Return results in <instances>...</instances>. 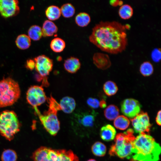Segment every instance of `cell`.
Returning <instances> with one entry per match:
<instances>
[{
	"mask_svg": "<svg viewBox=\"0 0 161 161\" xmlns=\"http://www.w3.org/2000/svg\"><path fill=\"white\" fill-rule=\"evenodd\" d=\"M127 27L116 21H101L93 28L89 41L102 51L111 54L120 53L128 44Z\"/></svg>",
	"mask_w": 161,
	"mask_h": 161,
	"instance_id": "6da1fadb",
	"label": "cell"
},
{
	"mask_svg": "<svg viewBox=\"0 0 161 161\" xmlns=\"http://www.w3.org/2000/svg\"><path fill=\"white\" fill-rule=\"evenodd\" d=\"M161 151L160 144L152 136L142 133L133 142L130 161H159Z\"/></svg>",
	"mask_w": 161,
	"mask_h": 161,
	"instance_id": "7a4b0ae2",
	"label": "cell"
},
{
	"mask_svg": "<svg viewBox=\"0 0 161 161\" xmlns=\"http://www.w3.org/2000/svg\"><path fill=\"white\" fill-rule=\"evenodd\" d=\"M134 132L133 129L130 128L123 133L118 134L114 138V144L110 148L109 154L122 159H130L133 142L135 138Z\"/></svg>",
	"mask_w": 161,
	"mask_h": 161,
	"instance_id": "3957f363",
	"label": "cell"
},
{
	"mask_svg": "<svg viewBox=\"0 0 161 161\" xmlns=\"http://www.w3.org/2000/svg\"><path fill=\"white\" fill-rule=\"evenodd\" d=\"M20 95L19 84L12 78L8 77L0 81V108L12 105Z\"/></svg>",
	"mask_w": 161,
	"mask_h": 161,
	"instance_id": "277c9868",
	"label": "cell"
},
{
	"mask_svg": "<svg viewBox=\"0 0 161 161\" xmlns=\"http://www.w3.org/2000/svg\"><path fill=\"white\" fill-rule=\"evenodd\" d=\"M20 123L13 111L5 110L0 114V134L10 141L19 131Z\"/></svg>",
	"mask_w": 161,
	"mask_h": 161,
	"instance_id": "5b68a950",
	"label": "cell"
},
{
	"mask_svg": "<svg viewBox=\"0 0 161 161\" xmlns=\"http://www.w3.org/2000/svg\"><path fill=\"white\" fill-rule=\"evenodd\" d=\"M48 110L41 114L37 107H34L35 111L46 130L51 135L55 136L60 128V123L57 116L59 111L56 107L49 105Z\"/></svg>",
	"mask_w": 161,
	"mask_h": 161,
	"instance_id": "8992f818",
	"label": "cell"
},
{
	"mask_svg": "<svg viewBox=\"0 0 161 161\" xmlns=\"http://www.w3.org/2000/svg\"><path fill=\"white\" fill-rule=\"evenodd\" d=\"M47 98L41 86H31L27 91L26 94L27 101L33 108L37 107L43 103Z\"/></svg>",
	"mask_w": 161,
	"mask_h": 161,
	"instance_id": "52a82bcc",
	"label": "cell"
},
{
	"mask_svg": "<svg viewBox=\"0 0 161 161\" xmlns=\"http://www.w3.org/2000/svg\"><path fill=\"white\" fill-rule=\"evenodd\" d=\"M134 132L137 133H149L151 124L146 112L141 111L136 117L131 119Z\"/></svg>",
	"mask_w": 161,
	"mask_h": 161,
	"instance_id": "ba28073f",
	"label": "cell"
},
{
	"mask_svg": "<svg viewBox=\"0 0 161 161\" xmlns=\"http://www.w3.org/2000/svg\"><path fill=\"white\" fill-rule=\"evenodd\" d=\"M141 105L137 100L132 98L124 100L121 104V110L126 117L131 119L137 115L141 112Z\"/></svg>",
	"mask_w": 161,
	"mask_h": 161,
	"instance_id": "9c48e42d",
	"label": "cell"
},
{
	"mask_svg": "<svg viewBox=\"0 0 161 161\" xmlns=\"http://www.w3.org/2000/svg\"><path fill=\"white\" fill-rule=\"evenodd\" d=\"M35 68L42 77H46L52 71L53 66L52 60L45 55H39L34 58Z\"/></svg>",
	"mask_w": 161,
	"mask_h": 161,
	"instance_id": "30bf717a",
	"label": "cell"
},
{
	"mask_svg": "<svg viewBox=\"0 0 161 161\" xmlns=\"http://www.w3.org/2000/svg\"><path fill=\"white\" fill-rule=\"evenodd\" d=\"M57 150L42 146L38 148L33 153V161H56Z\"/></svg>",
	"mask_w": 161,
	"mask_h": 161,
	"instance_id": "8fae6325",
	"label": "cell"
},
{
	"mask_svg": "<svg viewBox=\"0 0 161 161\" xmlns=\"http://www.w3.org/2000/svg\"><path fill=\"white\" fill-rule=\"evenodd\" d=\"M19 11L18 1L16 0H0V13L4 17L14 16Z\"/></svg>",
	"mask_w": 161,
	"mask_h": 161,
	"instance_id": "7c38bea8",
	"label": "cell"
},
{
	"mask_svg": "<svg viewBox=\"0 0 161 161\" xmlns=\"http://www.w3.org/2000/svg\"><path fill=\"white\" fill-rule=\"evenodd\" d=\"M95 65L99 69L105 70L109 68L111 63L109 56L107 54L100 53H95L93 57Z\"/></svg>",
	"mask_w": 161,
	"mask_h": 161,
	"instance_id": "4fadbf2b",
	"label": "cell"
},
{
	"mask_svg": "<svg viewBox=\"0 0 161 161\" xmlns=\"http://www.w3.org/2000/svg\"><path fill=\"white\" fill-rule=\"evenodd\" d=\"M95 120V114L93 113H82L78 117V123L81 126L85 128L93 126Z\"/></svg>",
	"mask_w": 161,
	"mask_h": 161,
	"instance_id": "5bb4252c",
	"label": "cell"
},
{
	"mask_svg": "<svg viewBox=\"0 0 161 161\" xmlns=\"http://www.w3.org/2000/svg\"><path fill=\"white\" fill-rule=\"evenodd\" d=\"M59 106L64 112L67 114L72 112L76 107V102L73 98L66 96L63 97L60 100Z\"/></svg>",
	"mask_w": 161,
	"mask_h": 161,
	"instance_id": "9a60e30c",
	"label": "cell"
},
{
	"mask_svg": "<svg viewBox=\"0 0 161 161\" xmlns=\"http://www.w3.org/2000/svg\"><path fill=\"white\" fill-rule=\"evenodd\" d=\"M64 65L65 69L67 72L74 73L80 69L81 64L78 58L71 57L65 60Z\"/></svg>",
	"mask_w": 161,
	"mask_h": 161,
	"instance_id": "2e32d148",
	"label": "cell"
},
{
	"mask_svg": "<svg viewBox=\"0 0 161 161\" xmlns=\"http://www.w3.org/2000/svg\"><path fill=\"white\" fill-rule=\"evenodd\" d=\"M116 133V130L113 126L110 124H107L101 128L100 135L103 140L109 141L115 138Z\"/></svg>",
	"mask_w": 161,
	"mask_h": 161,
	"instance_id": "e0dca14e",
	"label": "cell"
},
{
	"mask_svg": "<svg viewBox=\"0 0 161 161\" xmlns=\"http://www.w3.org/2000/svg\"><path fill=\"white\" fill-rule=\"evenodd\" d=\"M56 161H79V159L72 151L64 149L57 150Z\"/></svg>",
	"mask_w": 161,
	"mask_h": 161,
	"instance_id": "ac0fdd59",
	"label": "cell"
},
{
	"mask_svg": "<svg viewBox=\"0 0 161 161\" xmlns=\"http://www.w3.org/2000/svg\"><path fill=\"white\" fill-rule=\"evenodd\" d=\"M58 30L57 26L53 22L49 20H46L44 21L42 26V36H52L57 32Z\"/></svg>",
	"mask_w": 161,
	"mask_h": 161,
	"instance_id": "d6986e66",
	"label": "cell"
},
{
	"mask_svg": "<svg viewBox=\"0 0 161 161\" xmlns=\"http://www.w3.org/2000/svg\"><path fill=\"white\" fill-rule=\"evenodd\" d=\"M45 13L47 17L50 21L58 19L61 14L60 8L55 5H51L48 7L45 10Z\"/></svg>",
	"mask_w": 161,
	"mask_h": 161,
	"instance_id": "ffe728a7",
	"label": "cell"
},
{
	"mask_svg": "<svg viewBox=\"0 0 161 161\" xmlns=\"http://www.w3.org/2000/svg\"><path fill=\"white\" fill-rule=\"evenodd\" d=\"M119 110L116 106L110 105L107 107L104 110L105 117L110 120H114L119 114Z\"/></svg>",
	"mask_w": 161,
	"mask_h": 161,
	"instance_id": "44dd1931",
	"label": "cell"
},
{
	"mask_svg": "<svg viewBox=\"0 0 161 161\" xmlns=\"http://www.w3.org/2000/svg\"><path fill=\"white\" fill-rule=\"evenodd\" d=\"M16 43L18 48L25 49L29 47L31 45V40L29 37L25 34H21L17 38Z\"/></svg>",
	"mask_w": 161,
	"mask_h": 161,
	"instance_id": "7402d4cb",
	"label": "cell"
},
{
	"mask_svg": "<svg viewBox=\"0 0 161 161\" xmlns=\"http://www.w3.org/2000/svg\"><path fill=\"white\" fill-rule=\"evenodd\" d=\"M114 125L117 129L124 130L128 128L130 124V121L126 116L121 115L118 116L114 120Z\"/></svg>",
	"mask_w": 161,
	"mask_h": 161,
	"instance_id": "603a6c76",
	"label": "cell"
},
{
	"mask_svg": "<svg viewBox=\"0 0 161 161\" xmlns=\"http://www.w3.org/2000/svg\"><path fill=\"white\" fill-rule=\"evenodd\" d=\"M133 10L132 7L128 4H123L120 6L118 11V14L122 19L126 20L130 18L133 16Z\"/></svg>",
	"mask_w": 161,
	"mask_h": 161,
	"instance_id": "cb8c5ba5",
	"label": "cell"
},
{
	"mask_svg": "<svg viewBox=\"0 0 161 161\" xmlns=\"http://www.w3.org/2000/svg\"><path fill=\"white\" fill-rule=\"evenodd\" d=\"M65 46V41L59 37H56L53 38L52 40L50 43L51 49L56 52H59L63 51Z\"/></svg>",
	"mask_w": 161,
	"mask_h": 161,
	"instance_id": "d4e9b609",
	"label": "cell"
},
{
	"mask_svg": "<svg viewBox=\"0 0 161 161\" xmlns=\"http://www.w3.org/2000/svg\"><path fill=\"white\" fill-rule=\"evenodd\" d=\"M91 150L95 155L98 157H103L106 154V147L103 143L97 141L92 145Z\"/></svg>",
	"mask_w": 161,
	"mask_h": 161,
	"instance_id": "484cf974",
	"label": "cell"
},
{
	"mask_svg": "<svg viewBox=\"0 0 161 161\" xmlns=\"http://www.w3.org/2000/svg\"><path fill=\"white\" fill-rule=\"evenodd\" d=\"M103 89L105 94L109 96L115 95L118 90V87L114 82L109 80L103 84Z\"/></svg>",
	"mask_w": 161,
	"mask_h": 161,
	"instance_id": "4316f807",
	"label": "cell"
},
{
	"mask_svg": "<svg viewBox=\"0 0 161 161\" xmlns=\"http://www.w3.org/2000/svg\"><path fill=\"white\" fill-rule=\"evenodd\" d=\"M75 20L78 26L84 27L89 24L91 21V18L88 13L82 12L79 13L76 16Z\"/></svg>",
	"mask_w": 161,
	"mask_h": 161,
	"instance_id": "83f0119b",
	"label": "cell"
},
{
	"mask_svg": "<svg viewBox=\"0 0 161 161\" xmlns=\"http://www.w3.org/2000/svg\"><path fill=\"white\" fill-rule=\"evenodd\" d=\"M28 36L34 41L39 40L42 36V28L39 26L34 25L31 26L28 31Z\"/></svg>",
	"mask_w": 161,
	"mask_h": 161,
	"instance_id": "f1b7e54d",
	"label": "cell"
},
{
	"mask_svg": "<svg viewBox=\"0 0 161 161\" xmlns=\"http://www.w3.org/2000/svg\"><path fill=\"white\" fill-rule=\"evenodd\" d=\"M61 14L65 18L73 16L75 12L74 6L70 3H66L62 5L60 8Z\"/></svg>",
	"mask_w": 161,
	"mask_h": 161,
	"instance_id": "f546056e",
	"label": "cell"
},
{
	"mask_svg": "<svg viewBox=\"0 0 161 161\" xmlns=\"http://www.w3.org/2000/svg\"><path fill=\"white\" fill-rule=\"evenodd\" d=\"M140 71L141 74L144 76H149L153 72V66L150 62L145 61L140 65Z\"/></svg>",
	"mask_w": 161,
	"mask_h": 161,
	"instance_id": "4dcf8cb0",
	"label": "cell"
},
{
	"mask_svg": "<svg viewBox=\"0 0 161 161\" xmlns=\"http://www.w3.org/2000/svg\"><path fill=\"white\" fill-rule=\"evenodd\" d=\"M17 158V155L16 152L10 149L4 151L1 155L2 161H16Z\"/></svg>",
	"mask_w": 161,
	"mask_h": 161,
	"instance_id": "1f68e13d",
	"label": "cell"
},
{
	"mask_svg": "<svg viewBox=\"0 0 161 161\" xmlns=\"http://www.w3.org/2000/svg\"><path fill=\"white\" fill-rule=\"evenodd\" d=\"M152 60L155 62H158L161 60V52L160 48H155L152 51L151 54Z\"/></svg>",
	"mask_w": 161,
	"mask_h": 161,
	"instance_id": "d6a6232c",
	"label": "cell"
},
{
	"mask_svg": "<svg viewBox=\"0 0 161 161\" xmlns=\"http://www.w3.org/2000/svg\"><path fill=\"white\" fill-rule=\"evenodd\" d=\"M86 102L87 105L93 109H97L99 106L100 101L96 98L89 97L87 99Z\"/></svg>",
	"mask_w": 161,
	"mask_h": 161,
	"instance_id": "836d02e7",
	"label": "cell"
},
{
	"mask_svg": "<svg viewBox=\"0 0 161 161\" xmlns=\"http://www.w3.org/2000/svg\"><path fill=\"white\" fill-rule=\"evenodd\" d=\"M26 67L28 69L32 70L35 67V63L34 60L30 59L27 61Z\"/></svg>",
	"mask_w": 161,
	"mask_h": 161,
	"instance_id": "e575fe53",
	"label": "cell"
},
{
	"mask_svg": "<svg viewBox=\"0 0 161 161\" xmlns=\"http://www.w3.org/2000/svg\"><path fill=\"white\" fill-rule=\"evenodd\" d=\"M110 4L113 7H116L118 5L121 6L123 5V2L121 1L117 0H110L109 2Z\"/></svg>",
	"mask_w": 161,
	"mask_h": 161,
	"instance_id": "d590c367",
	"label": "cell"
},
{
	"mask_svg": "<svg viewBox=\"0 0 161 161\" xmlns=\"http://www.w3.org/2000/svg\"><path fill=\"white\" fill-rule=\"evenodd\" d=\"M161 110H160L157 112L156 117V122L157 125L160 126L161 124Z\"/></svg>",
	"mask_w": 161,
	"mask_h": 161,
	"instance_id": "8d00e7d4",
	"label": "cell"
},
{
	"mask_svg": "<svg viewBox=\"0 0 161 161\" xmlns=\"http://www.w3.org/2000/svg\"><path fill=\"white\" fill-rule=\"evenodd\" d=\"M99 106L102 108H105L106 107V103L103 100H102L100 101Z\"/></svg>",
	"mask_w": 161,
	"mask_h": 161,
	"instance_id": "74e56055",
	"label": "cell"
},
{
	"mask_svg": "<svg viewBox=\"0 0 161 161\" xmlns=\"http://www.w3.org/2000/svg\"><path fill=\"white\" fill-rule=\"evenodd\" d=\"M87 161H96L95 160L93 159H90Z\"/></svg>",
	"mask_w": 161,
	"mask_h": 161,
	"instance_id": "f35d334b",
	"label": "cell"
}]
</instances>
